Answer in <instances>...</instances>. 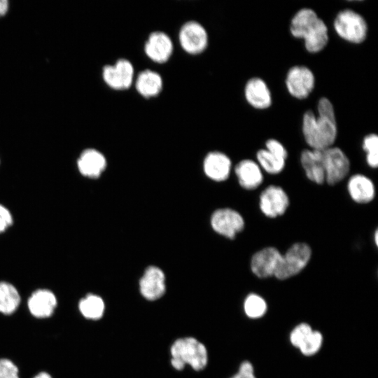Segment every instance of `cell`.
<instances>
[{
	"mask_svg": "<svg viewBox=\"0 0 378 378\" xmlns=\"http://www.w3.org/2000/svg\"><path fill=\"white\" fill-rule=\"evenodd\" d=\"M322 343L323 336L321 333L318 331L313 330L299 349L302 354L312 356L318 351Z\"/></svg>",
	"mask_w": 378,
	"mask_h": 378,
	"instance_id": "obj_28",
	"label": "cell"
},
{
	"mask_svg": "<svg viewBox=\"0 0 378 378\" xmlns=\"http://www.w3.org/2000/svg\"><path fill=\"white\" fill-rule=\"evenodd\" d=\"M211 225L218 234L233 239L245 226L243 216L237 211L230 208L216 210L211 216Z\"/></svg>",
	"mask_w": 378,
	"mask_h": 378,
	"instance_id": "obj_9",
	"label": "cell"
},
{
	"mask_svg": "<svg viewBox=\"0 0 378 378\" xmlns=\"http://www.w3.org/2000/svg\"><path fill=\"white\" fill-rule=\"evenodd\" d=\"M231 378H256L252 364L249 361H244L240 365L238 372Z\"/></svg>",
	"mask_w": 378,
	"mask_h": 378,
	"instance_id": "obj_33",
	"label": "cell"
},
{
	"mask_svg": "<svg viewBox=\"0 0 378 378\" xmlns=\"http://www.w3.org/2000/svg\"><path fill=\"white\" fill-rule=\"evenodd\" d=\"M312 331L311 326L307 323H303L298 325L290 335L291 344L299 349Z\"/></svg>",
	"mask_w": 378,
	"mask_h": 378,
	"instance_id": "obj_29",
	"label": "cell"
},
{
	"mask_svg": "<svg viewBox=\"0 0 378 378\" xmlns=\"http://www.w3.org/2000/svg\"><path fill=\"white\" fill-rule=\"evenodd\" d=\"M290 204L288 195L280 186L270 185L265 188L259 197V207L267 217L274 218L282 216Z\"/></svg>",
	"mask_w": 378,
	"mask_h": 378,
	"instance_id": "obj_10",
	"label": "cell"
},
{
	"mask_svg": "<svg viewBox=\"0 0 378 378\" xmlns=\"http://www.w3.org/2000/svg\"><path fill=\"white\" fill-rule=\"evenodd\" d=\"M234 173L239 185L247 190H255L263 181V174L258 164L254 160L244 159L234 167Z\"/></svg>",
	"mask_w": 378,
	"mask_h": 378,
	"instance_id": "obj_19",
	"label": "cell"
},
{
	"mask_svg": "<svg viewBox=\"0 0 378 378\" xmlns=\"http://www.w3.org/2000/svg\"><path fill=\"white\" fill-rule=\"evenodd\" d=\"M362 147L366 153V162L373 169L378 166V136L374 133L366 135L363 140Z\"/></svg>",
	"mask_w": 378,
	"mask_h": 378,
	"instance_id": "obj_27",
	"label": "cell"
},
{
	"mask_svg": "<svg viewBox=\"0 0 378 378\" xmlns=\"http://www.w3.org/2000/svg\"><path fill=\"white\" fill-rule=\"evenodd\" d=\"M347 191L351 200L358 204H368L375 197L373 181L361 174H354L349 178Z\"/></svg>",
	"mask_w": 378,
	"mask_h": 378,
	"instance_id": "obj_20",
	"label": "cell"
},
{
	"mask_svg": "<svg viewBox=\"0 0 378 378\" xmlns=\"http://www.w3.org/2000/svg\"><path fill=\"white\" fill-rule=\"evenodd\" d=\"M333 27L339 37L351 43H362L367 38L366 20L352 9L340 10L335 18Z\"/></svg>",
	"mask_w": 378,
	"mask_h": 378,
	"instance_id": "obj_4",
	"label": "cell"
},
{
	"mask_svg": "<svg viewBox=\"0 0 378 378\" xmlns=\"http://www.w3.org/2000/svg\"><path fill=\"white\" fill-rule=\"evenodd\" d=\"M163 80L160 74L145 69L139 72L135 80V88L139 94L150 98L158 95L162 90Z\"/></svg>",
	"mask_w": 378,
	"mask_h": 378,
	"instance_id": "obj_22",
	"label": "cell"
},
{
	"mask_svg": "<svg viewBox=\"0 0 378 378\" xmlns=\"http://www.w3.org/2000/svg\"><path fill=\"white\" fill-rule=\"evenodd\" d=\"M57 303V298L52 290L40 288L31 294L27 301V307L34 316L44 318L53 314Z\"/></svg>",
	"mask_w": 378,
	"mask_h": 378,
	"instance_id": "obj_17",
	"label": "cell"
},
{
	"mask_svg": "<svg viewBox=\"0 0 378 378\" xmlns=\"http://www.w3.org/2000/svg\"><path fill=\"white\" fill-rule=\"evenodd\" d=\"M285 84L288 93L297 99L307 98L314 90L315 76L306 66L295 65L287 72Z\"/></svg>",
	"mask_w": 378,
	"mask_h": 378,
	"instance_id": "obj_7",
	"label": "cell"
},
{
	"mask_svg": "<svg viewBox=\"0 0 378 378\" xmlns=\"http://www.w3.org/2000/svg\"><path fill=\"white\" fill-rule=\"evenodd\" d=\"M13 222L11 211L5 205L0 203V234L7 231L13 225Z\"/></svg>",
	"mask_w": 378,
	"mask_h": 378,
	"instance_id": "obj_32",
	"label": "cell"
},
{
	"mask_svg": "<svg viewBox=\"0 0 378 378\" xmlns=\"http://www.w3.org/2000/svg\"><path fill=\"white\" fill-rule=\"evenodd\" d=\"M265 149L274 155L284 160L288 158V151L284 145L276 139H270L265 142Z\"/></svg>",
	"mask_w": 378,
	"mask_h": 378,
	"instance_id": "obj_31",
	"label": "cell"
},
{
	"mask_svg": "<svg viewBox=\"0 0 378 378\" xmlns=\"http://www.w3.org/2000/svg\"><path fill=\"white\" fill-rule=\"evenodd\" d=\"M78 309L85 318L97 320L102 317L105 304L103 299L99 295L88 294L79 301Z\"/></svg>",
	"mask_w": 378,
	"mask_h": 378,
	"instance_id": "obj_24",
	"label": "cell"
},
{
	"mask_svg": "<svg viewBox=\"0 0 378 378\" xmlns=\"http://www.w3.org/2000/svg\"><path fill=\"white\" fill-rule=\"evenodd\" d=\"M302 131L311 149L323 150L333 146L337 126L334 106L328 98L321 97L318 100L317 115L312 110L304 113Z\"/></svg>",
	"mask_w": 378,
	"mask_h": 378,
	"instance_id": "obj_1",
	"label": "cell"
},
{
	"mask_svg": "<svg viewBox=\"0 0 378 378\" xmlns=\"http://www.w3.org/2000/svg\"><path fill=\"white\" fill-rule=\"evenodd\" d=\"M300 163L309 181L318 185L325 182L322 150L311 148L303 150L300 154Z\"/></svg>",
	"mask_w": 378,
	"mask_h": 378,
	"instance_id": "obj_21",
	"label": "cell"
},
{
	"mask_svg": "<svg viewBox=\"0 0 378 378\" xmlns=\"http://www.w3.org/2000/svg\"><path fill=\"white\" fill-rule=\"evenodd\" d=\"M322 159L325 171V181L334 186L342 181L349 174L351 163L340 148L331 146L322 150Z\"/></svg>",
	"mask_w": 378,
	"mask_h": 378,
	"instance_id": "obj_6",
	"label": "cell"
},
{
	"mask_svg": "<svg viewBox=\"0 0 378 378\" xmlns=\"http://www.w3.org/2000/svg\"><path fill=\"white\" fill-rule=\"evenodd\" d=\"M282 253L274 246L265 247L255 252L251 257L250 267L258 278L273 276L281 261Z\"/></svg>",
	"mask_w": 378,
	"mask_h": 378,
	"instance_id": "obj_12",
	"label": "cell"
},
{
	"mask_svg": "<svg viewBox=\"0 0 378 378\" xmlns=\"http://www.w3.org/2000/svg\"><path fill=\"white\" fill-rule=\"evenodd\" d=\"M289 30L296 38H302L310 53L322 51L329 41L325 22L312 8H303L296 12L290 20Z\"/></svg>",
	"mask_w": 378,
	"mask_h": 378,
	"instance_id": "obj_2",
	"label": "cell"
},
{
	"mask_svg": "<svg viewBox=\"0 0 378 378\" xmlns=\"http://www.w3.org/2000/svg\"><path fill=\"white\" fill-rule=\"evenodd\" d=\"M20 295L16 287L5 281H0V312L11 314L20 304Z\"/></svg>",
	"mask_w": 378,
	"mask_h": 378,
	"instance_id": "obj_23",
	"label": "cell"
},
{
	"mask_svg": "<svg viewBox=\"0 0 378 378\" xmlns=\"http://www.w3.org/2000/svg\"><path fill=\"white\" fill-rule=\"evenodd\" d=\"M76 166L79 173L89 178H99L106 167L103 153L94 148H86L79 155Z\"/></svg>",
	"mask_w": 378,
	"mask_h": 378,
	"instance_id": "obj_16",
	"label": "cell"
},
{
	"mask_svg": "<svg viewBox=\"0 0 378 378\" xmlns=\"http://www.w3.org/2000/svg\"><path fill=\"white\" fill-rule=\"evenodd\" d=\"M180 46L190 55H198L205 50L208 46V33L199 22H186L178 32Z\"/></svg>",
	"mask_w": 378,
	"mask_h": 378,
	"instance_id": "obj_8",
	"label": "cell"
},
{
	"mask_svg": "<svg viewBox=\"0 0 378 378\" xmlns=\"http://www.w3.org/2000/svg\"><path fill=\"white\" fill-rule=\"evenodd\" d=\"M244 312L251 318H258L262 316L267 311V303L260 295L251 293L244 300Z\"/></svg>",
	"mask_w": 378,
	"mask_h": 378,
	"instance_id": "obj_26",
	"label": "cell"
},
{
	"mask_svg": "<svg viewBox=\"0 0 378 378\" xmlns=\"http://www.w3.org/2000/svg\"><path fill=\"white\" fill-rule=\"evenodd\" d=\"M9 1L8 0H0V18L5 16L9 10Z\"/></svg>",
	"mask_w": 378,
	"mask_h": 378,
	"instance_id": "obj_34",
	"label": "cell"
},
{
	"mask_svg": "<svg viewBox=\"0 0 378 378\" xmlns=\"http://www.w3.org/2000/svg\"><path fill=\"white\" fill-rule=\"evenodd\" d=\"M257 163L261 169L269 174L281 173L286 165V160L278 158L265 148L260 149L256 153Z\"/></svg>",
	"mask_w": 378,
	"mask_h": 378,
	"instance_id": "obj_25",
	"label": "cell"
},
{
	"mask_svg": "<svg viewBox=\"0 0 378 378\" xmlns=\"http://www.w3.org/2000/svg\"><path fill=\"white\" fill-rule=\"evenodd\" d=\"M171 364L177 370H181L186 364L197 371L203 370L208 362L205 346L194 337L176 340L171 347Z\"/></svg>",
	"mask_w": 378,
	"mask_h": 378,
	"instance_id": "obj_3",
	"label": "cell"
},
{
	"mask_svg": "<svg viewBox=\"0 0 378 378\" xmlns=\"http://www.w3.org/2000/svg\"><path fill=\"white\" fill-rule=\"evenodd\" d=\"M141 295L148 300H155L161 298L166 290L165 276L161 269L150 266L145 270L139 281Z\"/></svg>",
	"mask_w": 378,
	"mask_h": 378,
	"instance_id": "obj_14",
	"label": "cell"
},
{
	"mask_svg": "<svg viewBox=\"0 0 378 378\" xmlns=\"http://www.w3.org/2000/svg\"><path fill=\"white\" fill-rule=\"evenodd\" d=\"M0 378H19L18 367L9 359L0 358Z\"/></svg>",
	"mask_w": 378,
	"mask_h": 378,
	"instance_id": "obj_30",
	"label": "cell"
},
{
	"mask_svg": "<svg viewBox=\"0 0 378 378\" xmlns=\"http://www.w3.org/2000/svg\"><path fill=\"white\" fill-rule=\"evenodd\" d=\"M312 253V248L307 243L293 244L282 254L274 276L285 280L297 275L307 265Z\"/></svg>",
	"mask_w": 378,
	"mask_h": 378,
	"instance_id": "obj_5",
	"label": "cell"
},
{
	"mask_svg": "<svg viewBox=\"0 0 378 378\" xmlns=\"http://www.w3.org/2000/svg\"><path fill=\"white\" fill-rule=\"evenodd\" d=\"M205 174L216 181H223L229 177L232 162L230 158L220 151L209 153L203 164Z\"/></svg>",
	"mask_w": 378,
	"mask_h": 378,
	"instance_id": "obj_18",
	"label": "cell"
},
{
	"mask_svg": "<svg viewBox=\"0 0 378 378\" xmlns=\"http://www.w3.org/2000/svg\"><path fill=\"white\" fill-rule=\"evenodd\" d=\"M33 378H52L51 376L46 372H41Z\"/></svg>",
	"mask_w": 378,
	"mask_h": 378,
	"instance_id": "obj_35",
	"label": "cell"
},
{
	"mask_svg": "<svg viewBox=\"0 0 378 378\" xmlns=\"http://www.w3.org/2000/svg\"><path fill=\"white\" fill-rule=\"evenodd\" d=\"M173 42L171 38L161 31L150 33L145 42L144 50L146 56L157 63H164L173 52Z\"/></svg>",
	"mask_w": 378,
	"mask_h": 378,
	"instance_id": "obj_13",
	"label": "cell"
},
{
	"mask_svg": "<svg viewBox=\"0 0 378 378\" xmlns=\"http://www.w3.org/2000/svg\"><path fill=\"white\" fill-rule=\"evenodd\" d=\"M374 241L375 243V245L377 246L378 245V232H377V230H376L374 233Z\"/></svg>",
	"mask_w": 378,
	"mask_h": 378,
	"instance_id": "obj_36",
	"label": "cell"
},
{
	"mask_svg": "<svg viewBox=\"0 0 378 378\" xmlns=\"http://www.w3.org/2000/svg\"><path fill=\"white\" fill-rule=\"evenodd\" d=\"M134 74L132 62L125 58L118 59L114 64L105 65L102 72L104 83L118 90L128 89L132 85Z\"/></svg>",
	"mask_w": 378,
	"mask_h": 378,
	"instance_id": "obj_11",
	"label": "cell"
},
{
	"mask_svg": "<svg viewBox=\"0 0 378 378\" xmlns=\"http://www.w3.org/2000/svg\"><path fill=\"white\" fill-rule=\"evenodd\" d=\"M244 97L251 106L258 110L267 109L272 104L270 90L266 82L259 77L248 80L244 87Z\"/></svg>",
	"mask_w": 378,
	"mask_h": 378,
	"instance_id": "obj_15",
	"label": "cell"
}]
</instances>
